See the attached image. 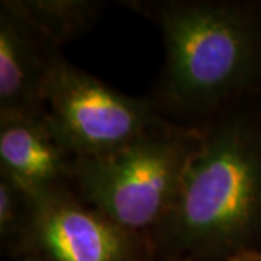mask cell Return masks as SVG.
Instances as JSON below:
<instances>
[{"instance_id":"6da1fadb","label":"cell","mask_w":261,"mask_h":261,"mask_svg":"<svg viewBox=\"0 0 261 261\" xmlns=\"http://www.w3.org/2000/svg\"><path fill=\"white\" fill-rule=\"evenodd\" d=\"M149 244L166 261H229L260 250L261 118L228 111L202 129Z\"/></svg>"},{"instance_id":"7a4b0ae2","label":"cell","mask_w":261,"mask_h":261,"mask_svg":"<svg viewBox=\"0 0 261 261\" xmlns=\"http://www.w3.org/2000/svg\"><path fill=\"white\" fill-rule=\"evenodd\" d=\"M130 5L152 19L163 35L166 61L159 106L176 112H212L261 82L258 6L183 0Z\"/></svg>"},{"instance_id":"3957f363","label":"cell","mask_w":261,"mask_h":261,"mask_svg":"<svg viewBox=\"0 0 261 261\" xmlns=\"http://www.w3.org/2000/svg\"><path fill=\"white\" fill-rule=\"evenodd\" d=\"M200 138L202 129L166 121L118 152L75 159L71 185L84 203L149 241Z\"/></svg>"},{"instance_id":"277c9868","label":"cell","mask_w":261,"mask_h":261,"mask_svg":"<svg viewBox=\"0 0 261 261\" xmlns=\"http://www.w3.org/2000/svg\"><path fill=\"white\" fill-rule=\"evenodd\" d=\"M45 118L75 159L105 157L164 123L154 102L132 97L57 54L48 77Z\"/></svg>"},{"instance_id":"5b68a950","label":"cell","mask_w":261,"mask_h":261,"mask_svg":"<svg viewBox=\"0 0 261 261\" xmlns=\"http://www.w3.org/2000/svg\"><path fill=\"white\" fill-rule=\"evenodd\" d=\"M27 254L47 261H151V244L79 200L70 187L37 196ZM22 255V257H23Z\"/></svg>"},{"instance_id":"8992f818","label":"cell","mask_w":261,"mask_h":261,"mask_svg":"<svg viewBox=\"0 0 261 261\" xmlns=\"http://www.w3.org/2000/svg\"><path fill=\"white\" fill-rule=\"evenodd\" d=\"M58 48L0 3V115L45 116V96Z\"/></svg>"},{"instance_id":"52a82bcc","label":"cell","mask_w":261,"mask_h":261,"mask_svg":"<svg viewBox=\"0 0 261 261\" xmlns=\"http://www.w3.org/2000/svg\"><path fill=\"white\" fill-rule=\"evenodd\" d=\"M74 160L45 116L0 115V173L34 197L71 186Z\"/></svg>"},{"instance_id":"ba28073f","label":"cell","mask_w":261,"mask_h":261,"mask_svg":"<svg viewBox=\"0 0 261 261\" xmlns=\"http://www.w3.org/2000/svg\"><path fill=\"white\" fill-rule=\"evenodd\" d=\"M2 5L57 48L86 32L102 9L100 3L86 0H6Z\"/></svg>"},{"instance_id":"9c48e42d","label":"cell","mask_w":261,"mask_h":261,"mask_svg":"<svg viewBox=\"0 0 261 261\" xmlns=\"http://www.w3.org/2000/svg\"><path fill=\"white\" fill-rule=\"evenodd\" d=\"M35 214L34 196L0 173V240L13 255H23Z\"/></svg>"},{"instance_id":"30bf717a","label":"cell","mask_w":261,"mask_h":261,"mask_svg":"<svg viewBox=\"0 0 261 261\" xmlns=\"http://www.w3.org/2000/svg\"><path fill=\"white\" fill-rule=\"evenodd\" d=\"M229 261H261V250L244 251L233 255Z\"/></svg>"},{"instance_id":"8fae6325","label":"cell","mask_w":261,"mask_h":261,"mask_svg":"<svg viewBox=\"0 0 261 261\" xmlns=\"http://www.w3.org/2000/svg\"><path fill=\"white\" fill-rule=\"evenodd\" d=\"M18 261H47L45 258H42V257H39L37 254H27V255H23L20 260Z\"/></svg>"}]
</instances>
